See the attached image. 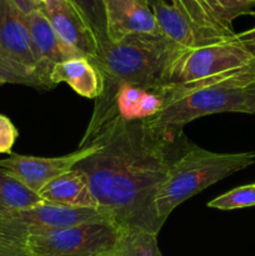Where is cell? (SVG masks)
I'll use <instances>...</instances> for the list:
<instances>
[{
	"label": "cell",
	"mask_w": 255,
	"mask_h": 256,
	"mask_svg": "<svg viewBox=\"0 0 255 256\" xmlns=\"http://www.w3.org/2000/svg\"><path fill=\"white\" fill-rule=\"evenodd\" d=\"M252 15L255 18V12H252ZM236 39L244 45L250 55L255 58V24L252 29H248L242 32H236Z\"/></svg>",
	"instance_id": "obj_24"
},
{
	"label": "cell",
	"mask_w": 255,
	"mask_h": 256,
	"mask_svg": "<svg viewBox=\"0 0 255 256\" xmlns=\"http://www.w3.org/2000/svg\"><path fill=\"white\" fill-rule=\"evenodd\" d=\"M18 136L19 132L12 120L0 114V154H12V149Z\"/></svg>",
	"instance_id": "obj_22"
},
{
	"label": "cell",
	"mask_w": 255,
	"mask_h": 256,
	"mask_svg": "<svg viewBox=\"0 0 255 256\" xmlns=\"http://www.w3.org/2000/svg\"><path fill=\"white\" fill-rule=\"evenodd\" d=\"M32 2H34L35 4H36V6L39 8L40 5H42V4H44V2H49V0H32Z\"/></svg>",
	"instance_id": "obj_28"
},
{
	"label": "cell",
	"mask_w": 255,
	"mask_h": 256,
	"mask_svg": "<svg viewBox=\"0 0 255 256\" xmlns=\"http://www.w3.org/2000/svg\"><path fill=\"white\" fill-rule=\"evenodd\" d=\"M200 6L214 22L228 30L232 29V22L245 14H252L255 0H196Z\"/></svg>",
	"instance_id": "obj_19"
},
{
	"label": "cell",
	"mask_w": 255,
	"mask_h": 256,
	"mask_svg": "<svg viewBox=\"0 0 255 256\" xmlns=\"http://www.w3.org/2000/svg\"><path fill=\"white\" fill-rule=\"evenodd\" d=\"M254 162V152H214L190 146L172 162L158 190L155 210L159 226L180 204Z\"/></svg>",
	"instance_id": "obj_4"
},
{
	"label": "cell",
	"mask_w": 255,
	"mask_h": 256,
	"mask_svg": "<svg viewBox=\"0 0 255 256\" xmlns=\"http://www.w3.org/2000/svg\"><path fill=\"white\" fill-rule=\"evenodd\" d=\"M50 82L54 88L65 82L80 96L92 100H96L104 92V79L100 72L82 56L58 62L52 70Z\"/></svg>",
	"instance_id": "obj_16"
},
{
	"label": "cell",
	"mask_w": 255,
	"mask_h": 256,
	"mask_svg": "<svg viewBox=\"0 0 255 256\" xmlns=\"http://www.w3.org/2000/svg\"><path fill=\"white\" fill-rule=\"evenodd\" d=\"M0 256H34L32 252L22 248L0 244Z\"/></svg>",
	"instance_id": "obj_25"
},
{
	"label": "cell",
	"mask_w": 255,
	"mask_h": 256,
	"mask_svg": "<svg viewBox=\"0 0 255 256\" xmlns=\"http://www.w3.org/2000/svg\"><path fill=\"white\" fill-rule=\"evenodd\" d=\"M155 2H170V0H155Z\"/></svg>",
	"instance_id": "obj_29"
},
{
	"label": "cell",
	"mask_w": 255,
	"mask_h": 256,
	"mask_svg": "<svg viewBox=\"0 0 255 256\" xmlns=\"http://www.w3.org/2000/svg\"><path fill=\"white\" fill-rule=\"evenodd\" d=\"M42 200L9 170L0 168V212L32 206Z\"/></svg>",
	"instance_id": "obj_17"
},
{
	"label": "cell",
	"mask_w": 255,
	"mask_h": 256,
	"mask_svg": "<svg viewBox=\"0 0 255 256\" xmlns=\"http://www.w3.org/2000/svg\"><path fill=\"white\" fill-rule=\"evenodd\" d=\"M124 230L110 219L94 220L30 236L25 249L34 256H102Z\"/></svg>",
	"instance_id": "obj_5"
},
{
	"label": "cell",
	"mask_w": 255,
	"mask_h": 256,
	"mask_svg": "<svg viewBox=\"0 0 255 256\" xmlns=\"http://www.w3.org/2000/svg\"><path fill=\"white\" fill-rule=\"evenodd\" d=\"M245 109L246 114H255V82L245 89Z\"/></svg>",
	"instance_id": "obj_26"
},
{
	"label": "cell",
	"mask_w": 255,
	"mask_h": 256,
	"mask_svg": "<svg viewBox=\"0 0 255 256\" xmlns=\"http://www.w3.org/2000/svg\"><path fill=\"white\" fill-rule=\"evenodd\" d=\"M12 2H14L25 15H29L30 12H32L34 10L39 9L32 0H12Z\"/></svg>",
	"instance_id": "obj_27"
},
{
	"label": "cell",
	"mask_w": 255,
	"mask_h": 256,
	"mask_svg": "<svg viewBox=\"0 0 255 256\" xmlns=\"http://www.w3.org/2000/svg\"><path fill=\"white\" fill-rule=\"evenodd\" d=\"M96 149L98 145L92 144L79 146L70 154L54 158L12 154L8 159L0 160V168L9 170L22 184L39 195L50 182L74 169L82 160L94 154Z\"/></svg>",
	"instance_id": "obj_9"
},
{
	"label": "cell",
	"mask_w": 255,
	"mask_h": 256,
	"mask_svg": "<svg viewBox=\"0 0 255 256\" xmlns=\"http://www.w3.org/2000/svg\"><path fill=\"white\" fill-rule=\"evenodd\" d=\"M208 206L218 210H235L255 206V184L235 188L208 202Z\"/></svg>",
	"instance_id": "obj_20"
},
{
	"label": "cell",
	"mask_w": 255,
	"mask_h": 256,
	"mask_svg": "<svg viewBox=\"0 0 255 256\" xmlns=\"http://www.w3.org/2000/svg\"><path fill=\"white\" fill-rule=\"evenodd\" d=\"M60 40L78 56L94 59L99 42L94 30L72 0H49L39 6Z\"/></svg>",
	"instance_id": "obj_10"
},
{
	"label": "cell",
	"mask_w": 255,
	"mask_h": 256,
	"mask_svg": "<svg viewBox=\"0 0 255 256\" xmlns=\"http://www.w3.org/2000/svg\"><path fill=\"white\" fill-rule=\"evenodd\" d=\"M162 104H164L162 86L149 89V88L122 85L115 95L112 110V122H114L115 119L124 120V122L152 119L160 112Z\"/></svg>",
	"instance_id": "obj_14"
},
{
	"label": "cell",
	"mask_w": 255,
	"mask_h": 256,
	"mask_svg": "<svg viewBox=\"0 0 255 256\" xmlns=\"http://www.w3.org/2000/svg\"><path fill=\"white\" fill-rule=\"evenodd\" d=\"M102 256H162L158 234L145 230H124L116 245Z\"/></svg>",
	"instance_id": "obj_18"
},
{
	"label": "cell",
	"mask_w": 255,
	"mask_h": 256,
	"mask_svg": "<svg viewBox=\"0 0 255 256\" xmlns=\"http://www.w3.org/2000/svg\"><path fill=\"white\" fill-rule=\"evenodd\" d=\"M72 2L79 8L92 29L94 30L98 38V42L102 44V42H108L102 0H72Z\"/></svg>",
	"instance_id": "obj_21"
},
{
	"label": "cell",
	"mask_w": 255,
	"mask_h": 256,
	"mask_svg": "<svg viewBox=\"0 0 255 256\" xmlns=\"http://www.w3.org/2000/svg\"><path fill=\"white\" fill-rule=\"evenodd\" d=\"M255 58L235 38L192 49L175 46L164 70V85L182 84L244 66Z\"/></svg>",
	"instance_id": "obj_7"
},
{
	"label": "cell",
	"mask_w": 255,
	"mask_h": 256,
	"mask_svg": "<svg viewBox=\"0 0 255 256\" xmlns=\"http://www.w3.org/2000/svg\"><path fill=\"white\" fill-rule=\"evenodd\" d=\"M0 59L42 89L35 79L36 64L26 15L12 0H0Z\"/></svg>",
	"instance_id": "obj_8"
},
{
	"label": "cell",
	"mask_w": 255,
	"mask_h": 256,
	"mask_svg": "<svg viewBox=\"0 0 255 256\" xmlns=\"http://www.w3.org/2000/svg\"><path fill=\"white\" fill-rule=\"evenodd\" d=\"M255 82V59L244 66L182 84L164 85V104L152 119L164 129L182 130L202 116L245 112V89Z\"/></svg>",
	"instance_id": "obj_3"
},
{
	"label": "cell",
	"mask_w": 255,
	"mask_h": 256,
	"mask_svg": "<svg viewBox=\"0 0 255 256\" xmlns=\"http://www.w3.org/2000/svg\"><path fill=\"white\" fill-rule=\"evenodd\" d=\"M39 196L42 202L62 206L99 210L86 176L76 168L50 182L39 192Z\"/></svg>",
	"instance_id": "obj_15"
},
{
	"label": "cell",
	"mask_w": 255,
	"mask_h": 256,
	"mask_svg": "<svg viewBox=\"0 0 255 256\" xmlns=\"http://www.w3.org/2000/svg\"><path fill=\"white\" fill-rule=\"evenodd\" d=\"M176 45L162 34H135L112 44H99V52L89 60L104 79V92L95 100L94 112L79 146H88L112 122L115 95L122 85L164 86V70Z\"/></svg>",
	"instance_id": "obj_2"
},
{
	"label": "cell",
	"mask_w": 255,
	"mask_h": 256,
	"mask_svg": "<svg viewBox=\"0 0 255 256\" xmlns=\"http://www.w3.org/2000/svg\"><path fill=\"white\" fill-rule=\"evenodd\" d=\"M98 149L76 165L86 176L99 212L125 230L159 234L155 198L172 162L192 146L182 130L149 120L109 122L94 140Z\"/></svg>",
	"instance_id": "obj_1"
},
{
	"label": "cell",
	"mask_w": 255,
	"mask_h": 256,
	"mask_svg": "<svg viewBox=\"0 0 255 256\" xmlns=\"http://www.w3.org/2000/svg\"><path fill=\"white\" fill-rule=\"evenodd\" d=\"M104 219L112 220L99 210L74 209L42 202L25 209L0 212V244L25 249V242L30 236Z\"/></svg>",
	"instance_id": "obj_6"
},
{
	"label": "cell",
	"mask_w": 255,
	"mask_h": 256,
	"mask_svg": "<svg viewBox=\"0 0 255 256\" xmlns=\"http://www.w3.org/2000/svg\"><path fill=\"white\" fill-rule=\"evenodd\" d=\"M150 2L160 32L180 49H192L225 42L200 29L174 0H170V2Z\"/></svg>",
	"instance_id": "obj_13"
},
{
	"label": "cell",
	"mask_w": 255,
	"mask_h": 256,
	"mask_svg": "<svg viewBox=\"0 0 255 256\" xmlns=\"http://www.w3.org/2000/svg\"><path fill=\"white\" fill-rule=\"evenodd\" d=\"M105 32L116 44L135 34H162L150 0H102Z\"/></svg>",
	"instance_id": "obj_11"
},
{
	"label": "cell",
	"mask_w": 255,
	"mask_h": 256,
	"mask_svg": "<svg viewBox=\"0 0 255 256\" xmlns=\"http://www.w3.org/2000/svg\"><path fill=\"white\" fill-rule=\"evenodd\" d=\"M26 22L36 64L35 79L42 90H50L54 88L50 82L52 68L58 62L76 58L78 55L58 38L46 16L40 9L26 15Z\"/></svg>",
	"instance_id": "obj_12"
},
{
	"label": "cell",
	"mask_w": 255,
	"mask_h": 256,
	"mask_svg": "<svg viewBox=\"0 0 255 256\" xmlns=\"http://www.w3.org/2000/svg\"><path fill=\"white\" fill-rule=\"evenodd\" d=\"M2 84H16L25 85V86H32L38 89L36 84L29 78H25L24 75L19 74L14 68L8 65L4 60L0 59V85Z\"/></svg>",
	"instance_id": "obj_23"
}]
</instances>
